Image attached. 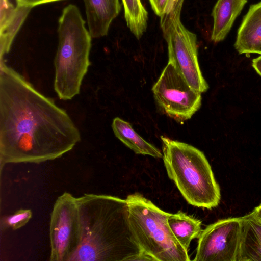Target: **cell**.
<instances>
[{"label": "cell", "mask_w": 261, "mask_h": 261, "mask_svg": "<svg viewBox=\"0 0 261 261\" xmlns=\"http://www.w3.org/2000/svg\"><path fill=\"white\" fill-rule=\"evenodd\" d=\"M259 206H261V203L259 205Z\"/></svg>", "instance_id": "d4e9b609"}, {"label": "cell", "mask_w": 261, "mask_h": 261, "mask_svg": "<svg viewBox=\"0 0 261 261\" xmlns=\"http://www.w3.org/2000/svg\"><path fill=\"white\" fill-rule=\"evenodd\" d=\"M122 2L127 25L139 39L146 31L148 12L141 0H122Z\"/></svg>", "instance_id": "e0dca14e"}, {"label": "cell", "mask_w": 261, "mask_h": 261, "mask_svg": "<svg viewBox=\"0 0 261 261\" xmlns=\"http://www.w3.org/2000/svg\"><path fill=\"white\" fill-rule=\"evenodd\" d=\"M112 127L115 136L135 153L154 158L163 157L160 150L139 135L129 123L116 117L113 120Z\"/></svg>", "instance_id": "9a60e30c"}, {"label": "cell", "mask_w": 261, "mask_h": 261, "mask_svg": "<svg viewBox=\"0 0 261 261\" xmlns=\"http://www.w3.org/2000/svg\"><path fill=\"white\" fill-rule=\"evenodd\" d=\"M154 12L159 17L165 14L168 9L171 0H149Z\"/></svg>", "instance_id": "d6986e66"}, {"label": "cell", "mask_w": 261, "mask_h": 261, "mask_svg": "<svg viewBox=\"0 0 261 261\" xmlns=\"http://www.w3.org/2000/svg\"><path fill=\"white\" fill-rule=\"evenodd\" d=\"M31 9L18 5L14 7L9 0H0V60L9 52Z\"/></svg>", "instance_id": "8fae6325"}, {"label": "cell", "mask_w": 261, "mask_h": 261, "mask_svg": "<svg viewBox=\"0 0 261 261\" xmlns=\"http://www.w3.org/2000/svg\"><path fill=\"white\" fill-rule=\"evenodd\" d=\"M256 54L261 55V47L258 50Z\"/></svg>", "instance_id": "cb8c5ba5"}, {"label": "cell", "mask_w": 261, "mask_h": 261, "mask_svg": "<svg viewBox=\"0 0 261 261\" xmlns=\"http://www.w3.org/2000/svg\"><path fill=\"white\" fill-rule=\"evenodd\" d=\"M50 261H68L77 249L80 228L76 198L65 192L56 200L50 215Z\"/></svg>", "instance_id": "ba28073f"}, {"label": "cell", "mask_w": 261, "mask_h": 261, "mask_svg": "<svg viewBox=\"0 0 261 261\" xmlns=\"http://www.w3.org/2000/svg\"><path fill=\"white\" fill-rule=\"evenodd\" d=\"M161 139L168 176L187 202L208 210L217 206L220 189L204 153L188 144L165 136Z\"/></svg>", "instance_id": "3957f363"}, {"label": "cell", "mask_w": 261, "mask_h": 261, "mask_svg": "<svg viewBox=\"0 0 261 261\" xmlns=\"http://www.w3.org/2000/svg\"><path fill=\"white\" fill-rule=\"evenodd\" d=\"M240 54H256L261 47V2L250 6L238 29L234 44Z\"/></svg>", "instance_id": "7c38bea8"}, {"label": "cell", "mask_w": 261, "mask_h": 261, "mask_svg": "<svg viewBox=\"0 0 261 261\" xmlns=\"http://www.w3.org/2000/svg\"><path fill=\"white\" fill-rule=\"evenodd\" d=\"M184 1V0H171L166 14H181Z\"/></svg>", "instance_id": "44dd1931"}, {"label": "cell", "mask_w": 261, "mask_h": 261, "mask_svg": "<svg viewBox=\"0 0 261 261\" xmlns=\"http://www.w3.org/2000/svg\"><path fill=\"white\" fill-rule=\"evenodd\" d=\"M32 217L30 209H20L14 214L1 217L0 220L1 231H4L11 228L16 230L24 226Z\"/></svg>", "instance_id": "ac0fdd59"}, {"label": "cell", "mask_w": 261, "mask_h": 261, "mask_svg": "<svg viewBox=\"0 0 261 261\" xmlns=\"http://www.w3.org/2000/svg\"><path fill=\"white\" fill-rule=\"evenodd\" d=\"M88 30L92 37L107 35L110 25L121 10L119 0H83Z\"/></svg>", "instance_id": "30bf717a"}, {"label": "cell", "mask_w": 261, "mask_h": 261, "mask_svg": "<svg viewBox=\"0 0 261 261\" xmlns=\"http://www.w3.org/2000/svg\"><path fill=\"white\" fill-rule=\"evenodd\" d=\"M17 5L25 7L32 9L33 7L53 2L59 1L62 0H15Z\"/></svg>", "instance_id": "ffe728a7"}, {"label": "cell", "mask_w": 261, "mask_h": 261, "mask_svg": "<svg viewBox=\"0 0 261 261\" xmlns=\"http://www.w3.org/2000/svg\"><path fill=\"white\" fill-rule=\"evenodd\" d=\"M58 33L54 87L59 99L71 100L80 93L83 80L91 64L92 36L76 6L69 4L63 9Z\"/></svg>", "instance_id": "277c9868"}, {"label": "cell", "mask_w": 261, "mask_h": 261, "mask_svg": "<svg viewBox=\"0 0 261 261\" xmlns=\"http://www.w3.org/2000/svg\"><path fill=\"white\" fill-rule=\"evenodd\" d=\"M247 1L217 0L212 12L213 18L212 41L217 43L225 38Z\"/></svg>", "instance_id": "5bb4252c"}, {"label": "cell", "mask_w": 261, "mask_h": 261, "mask_svg": "<svg viewBox=\"0 0 261 261\" xmlns=\"http://www.w3.org/2000/svg\"><path fill=\"white\" fill-rule=\"evenodd\" d=\"M167 221L176 239L188 251L191 241L198 238L202 230L200 220L180 211L170 214Z\"/></svg>", "instance_id": "2e32d148"}, {"label": "cell", "mask_w": 261, "mask_h": 261, "mask_svg": "<svg viewBox=\"0 0 261 261\" xmlns=\"http://www.w3.org/2000/svg\"><path fill=\"white\" fill-rule=\"evenodd\" d=\"M180 14H166L160 17L161 27L168 46V62L188 83L200 93L208 86L200 70L197 37L180 21Z\"/></svg>", "instance_id": "8992f818"}, {"label": "cell", "mask_w": 261, "mask_h": 261, "mask_svg": "<svg viewBox=\"0 0 261 261\" xmlns=\"http://www.w3.org/2000/svg\"><path fill=\"white\" fill-rule=\"evenodd\" d=\"M253 214L261 221V206H258L252 212Z\"/></svg>", "instance_id": "603a6c76"}, {"label": "cell", "mask_w": 261, "mask_h": 261, "mask_svg": "<svg viewBox=\"0 0 261 261\" xmlns=\"http://www.w3.org/2000/svg\"><path fill=\"white\" fill-rule=\"evenodd\" d=\"M126 200L131 230L148 260H190L188 251L176 239L168 224L170 213L140 193L128 195Z\"/></svg>", "instance_id": "5b68a950"}, {"label": "cell", "mask_w": 261, "mask_h": 261, "mask_svg": "<svg viewBox=\"0 0 261 261\" xmlns=\"http://www.w3.org/2000/svg\"><path fill=\"white\" fill-rule=\"evenodd\" d=\"M241 218L237 261H261V221L252 212Z\"/></svg>", "instance_id": "4fadbf2b"}, {"label": "cell", "mask_w": 261, "mask_h": 261, "mask_svg": "<svg viewBox=\"0 0 261 261\" xmlns=\"http://www.w3.org/2000/svg\"><path fill=\"white\" fill-rule=\"evenodd\" d=\"M252 65L256 72L261 76V55L253 59Z\"/></svg>", "instance_id": "7402d4cb"}, {"label": "cell", "mask_w": 261, "mask_h": 261, "mask_svg": "<svg viewBox=\"0 0 261 261\" xmlns=\"http://www.w3.org/2000/svg\"><path fill=\"white\" fill-rule=\"evenodd\" d=\"M152 90L163 111L180 123L190 119L201 105V93L192 88L169 62Z\"/></svg>", "instance_id": "52a82bcc"}, {"label": "cell", "mask_w": 261, "mask_h": 261, "mask_svg": "<svg viewBox=\"0 0 261 261\" xmlns=\"http://www.w3.org/2000/svg\"><path fill=\"white\" fill-rule=\"evenodd\" d=\"M80 132L63 109L0 60V168L39 164L72 150Z\"/></svg>", "instance_id": "6da1fadb"}, {"label": "cell", "mask_w": 261, "mask_h": 261, "mask_svg": "<svg viewBox=\"0 0 261 261\" xmlns=\"http://www.w3.org/2000/svg\"><path fill=\"white\" fill-rule=\"evenodd\" d=\"M76 203L80 241L68 261L148 260L131 230L126 199L85 194Z\"/></svg>", "instance_id": "7a4b0ae2"}, {"label": "cell", "mask_w": 261, "mask_h": 261, "mask_svg": "<svg viewBox=\"0 0 261 261\" xmlns=\"http://www.w3.org/2000/svg\"><path fill=\"white\" fill-rule=\"evenodd\" d=\"M241 217L219 220L208 225L198 238L195 261H237Z\"/></svg>", "instance_id": "9c48e42d"}]
</instances>
